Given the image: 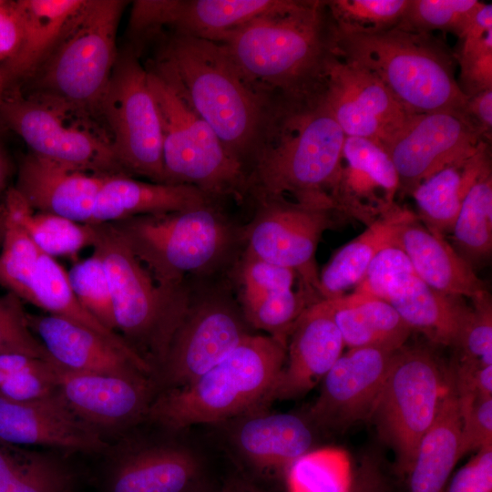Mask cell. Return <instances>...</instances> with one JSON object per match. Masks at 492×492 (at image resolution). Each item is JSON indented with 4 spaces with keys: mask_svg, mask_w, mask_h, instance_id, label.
<instances>
[{
    "mask_svg": "<svg viewBox=\"0 0 492 492\" xmlns=\"http://www.w3.org/2000/svg\"><path fill=\"white\" fill-rule=\"evenodd\" d=\"M162 128L166 182L190 185L219 203L249 196L251 172L161 76L147 69Z\"/></svg>",
    "mask_w": 492,
    "mask_h": 492,
    "instance_id": "obj_9",
    "label": "cell"
},
{
    "mask_svg": "<svg viewBox=\"0 0 492 492\" xmlns=\"http://www.w3.org/2000/svg\"><path fill=\"white\" fill-rule=\"evenodd\" d=\"M333 32L325 1L283 0L216 43L261 93L278 105L298 106L320 97L334 54Z\"/></svg>",
    "mask_w": 492,
    "mask_h": 492,
    "instance_id": "obj_2",
    "label": "cell"
},
{
    "mask_svg": "<svg viewBox=\"0 0 492 492\" xmlns=\"http://www.w3.org/2000/svg\"><path fill=\"white\" fill-rule=\"evenodd\" d=\"M84 0H16L22 20V39L15 56L2 68L6 91L27 80L58 40Z\"/></svg>",
    "mask_w": 492,
    "mask_h": 492,
    "instance_id": "obj_32",
    "label": "cell"
},
{
    "mask_svg": "<svg viewBox=\"0 0 492 492\" xmlns=\"http://www.w3.org/2000/svg\"><path fill=\"white\" fill-rule=\"evenodd\" d=\"M22 302L9 292L0 296V354H22L53 361L31 330Z\"/></svg>",
    "mask_w": 492,
    "mask_h": 492,
    "instance_id": "obj_46",
    "label": "cell"
},
{
    "mask_svg": "<svg viewBox=\"0 0 492 492\" xmlns=\"http://www.w3.org/2000/svg\"><path fill=\"white\" fill-rule=\"evenodd\" d=\"M5 93H6V87H5L3 73L0 69V102L4 98Z\"/></svg>",
    "mask_w": 492,
    "mask_h": 492,
    "instance_id": "obj_60",
    "label": "cell"
},
{
    "mask_svg": "<svg viewBox=\"0 0 492 492\" xmlns=\"http://www.w3.org/2000/svg\"><path fill=\"white\" fill-rule=\"evenodd\" d=\"M320 98L345 137L365 138L384 148L412 114L374 75L334 54L326 67Z\"/></svg>",
    "mask_w": 492,
    "mask_h": 492,
    "instance_id": "obj_16",
    "label": "cell"
},
{
    "mask_svg": "<svg viewBox=\"0 0 492 492\" xmlns=\"http://www.w3.org/2000/svg\"><path fill=\"white\" fill-rule=\"evenodd\" d=\"M452 376L460 405L477 398L492 397V365L483 366L458 358Z\"/></svg>",
    "mask_w": 492,
    "mask_h": 492,
    "instance_id": "obj_51",
    "label": "cell"
},
{
    "mask_svg": "<svg viewBox=\"0 0 492 492\" xmlns=\"http://www.w3.org/2000/svg\"><path fill=\"white\" fill-rule=\"evenodd\" d=\"M67 274L79 302L104 326L118 333L110 285L100 256L94 251L76 262Z\"/></svg>",
    "mask_w": 492,
    "mask_h": 492,
    "instance_id": "obj_44",
    "label": "cell"
},
{
    "mask_svg": "<svg viewBox=\"0 0 492 492\" xmlns=\"http://www.w3.org/2000/svg\"><path fill=\"white\" fill-rule=\"evenodd\" d=\"M345 218L330 197L260 199L255 200L252 218L242 225L243 251L292 270L300 286L321 299L317 245L324 231L336 228Z\"/></svg>",
    "mask_w": 492,
    "mask_h": 492,
    "instance_id": "obj_11",
    "label": "cell"
},
{
    "mask_svg": "<svg viewBox=\"0 0 492 492\" xmlns=\"http://www.w3.org/2000/svg\"><path fill=\"white\" fill-rule=\"evenodd\" d=\"M0 120L41 158L92 173L125 175L107 128L86 111L15 91L0 102Z\"/></svg>",
    "mask_w": 492,
    "mask_h": 492,
    "instance_id": "obj_10",
    "label": "cell"
},
{
    "mask_svg": "<svg viewBox=\"0 0 492 492\" xmlns=\"http://www.w3.org/2000/svg\"><path fill=\"white\" fill-rule=\"evenodd\" d=\"M52 369L57 391L67 405L101 434L128 427L147 417L158 392L155 379L150 376L78 372L54 361Z\"/></svg>",
    "mask_w": 492,
    "mask_h": 492,
    "instance_id": "obj_18",
    "label": "cell"
},
{
    "mask_svg": "<svg viewBox=\"0 0 492 492\" xmlns=\"http://www.w3.org/2000/svg\"><path fill=\"white\" fill-rule=\"evenodd\" d=\"M99 115L124 174L167 183L160 116L135 49L118 53Z\"/></svg>",
    "mask_w": 492,
    "mask_h": 492,
    "instance_id": "obj_12",
    "label": "cell"
},
{
    "mask_svg": "<svg viewBox=\"0 0 492 492\" xmlns=\"http://www.w3.org/2000/svg\"><path fill=\"white\" fill-rule=\"evenodd\" d=\"M461 415L451 379L447 382L436 416L419 442L408 476L410 492H445L459 460Z\"/></svg>",
    "mask_w": 492,
    "mask_h": 492,
    "instance_id": "obj_31",
    "label": "cell"
},
{
    "mask_svg": "<svg viewBox=\"0 0 492 492\" xmlns=\"http://www.w3.org/2000/svg\"><path fill=\"white\" fill-rule=\"evenodd\" d=\"M487 141L457 111L411 114L384 148L399 180V192L411 194L424 179L472 156ZM490 143V142H488Z\"/></svg>",
    "mask_w": 492,
    "mask_h": 492,
    "instance_id": "obj_15",
    "label": "cell"
},
{
    "mask_svg": "<svg viewBox=\"0 0 492 492\" xmlns=\"http://www.w3.org/2000/svg\"><path fill=\"white\" fill-rule=\"evenodd\" d=\"M202 463L190 447L147 443L118 455L108 477V492H184L202 479Z\"/></svg>",
    "mask_w": 492,
    "mask_h": 492,
    "instance_id": "obj_25",
    "label": "cell"
},
{
    "mask_svg": "<svg viewBox=\"0 0 492 492\" xmlns=\"http://www.w3.org/2000/svg\"><path fill=\"white\" fill-rule=\"evenodd\" d=\"M108 278L118 333L154 371L162 365L190 302L188 282L165 287L152 277L113 223H88Z\"/></svg>",
    "mask_w": 492,
    "mask_h": 492,
    "instance_id": "obj_7",
    "label": "cell"
},
{
    "mask_svg": "<svg viewBox=\"0 0 492 492\" xmlns=\"http://www.w3.org/2000/svg\"><path fill=\"white\" fill-rule=\"evenodd\" d=\"M447 381L425 347H401L373 414L380 436L394 450L396 467L409 474L420 440L433 424Z\"/></svg>",
    "mask_w": 492,
    "mask_h": 492,
    "instance_id": "obj_13",
    "label": "cell"
},
{
    "mask_svg": "<svg viewBox=\"0 0 492 492\" xmlns=\"http://www.w3.org/2000/svg\"><path fill=\"white\" fill-rule=\"evenodd\" d=\"M414 215L410 210L396 205L339 249L319 274L321 299L339 298L350 287L356 286L376 254L384 248L396 246L399 227Z\"/></svg>",
    "mask_w": 492,
    "mask_h": 492,
    "instance_id": "obj_33",
    "label": "cell"
},
{
    "mask_svg": "<svg viewBox=\"0 0 492 492\" xmlns=\"http://www.w3.org/2000/svg\"><path fill=\"white\" fill-rule=\"evenodd\" d=\"M22 39V20L16 0H0V69L16 55Z\"/></svg>",
    "mask_w": 492,
    "mask_h": 492,
    "instance_id": "obj_53",
    "label": "cell"
},
{
    "mask_svg": "<svg viewBox=\"0 0 492 492\" xmlns=\"http://www.w3.org/2000/svg\"><path fill=\"white\" fill-rule=\"evenodd\" d=\"M396 247L405 253L415 274L440 292L471 300L488 292L473 267L444 236L425 228L415 214L399 227Z\"/></svg>",
    "mask_w": 492,
    "mask_h": 492,
    "instance_id": "obj_27",
    "label": "cell"
},
{
    "mask_svg": "<svg viewBox=\"0 0 492 492\" xmlns=\"http://www.w3.org/2000/svg\"><path fill=\"white\" fill-rule=\"evenodd\" d=\"M386 302L412 331L421 332L434 343L454 347L471 311L462 297L440 292L415 274L398 282Z\"/></svg>",
    "mask_w": 492,
    "mask_h": 492,
    "instance_id": "obj_29",
    "label": "cell"
},
{
    "mask_svg": "<svg viewBox=\"0 0 492 492\" xmlns=\"http://www.w3.org/2000/svg\"><path fill=\"white\" fill-rule=\"evenodd\" d=\"M214 492H261L256 487L241 478H233L226 482Z\"/></svg>",
    "mask_w": 492,
    "mask_h": 492,
    "instance_id": "obj_56",
    "label": "cell"
},
{
    "mask_svg": "<svg viewBox=\"0 0 492 492\" xmlns=\"http://www.w3.org/2000/svg\"><path fill=\"white\" fill-rule=\"evenodd\" d=\"M489 143L472 156L454 162L421 181L411 192L417 219L429 231L451 233L462 202L477 179L491 168Z\"/></svg>",
    "mask_w": 492,
    "mask_h": 492,
    "instance_id": "obj_30",
    "label": "cell"
},
{
    "mask_svg": "<svg viewBox=\"0 0 492 492\" xmlns=\"http://www.w3.org/2000/svg\"><path fill=\"white\" fill-rule=\"evenodd\" d=\"M10 176V163L9 159L5 153L4 149L0 146V193L5 191V187Z\"/></svg>",
    "mask_w": 492,
    "mask_h": 492,
    "instance_id": "obj_57",
    "label": "cell"
},
{
    "mask_svg": "<svg viewBox=\"0 0 492 492\" xmlns=\"http://www.w3.org/2000/svg\"><path fill=\"white\" fill-rule=\"evenodd\" d=\"M210 201L213 200L190 185L112 175L106 178L97 193L88 223H111L140 215L179 211Z\"/></svg>",
    "mask_w": 492,
    "mask_h": 492,
    "instance_id": "obj_28",
    "label": "cell"
},
{
    "mask_svg": "<svg viewBox=\"0 0 492 492\" xmlns=\"http://www.w3.org/2000/svg\"><path fill=\"white\" fill-rule=\"evenodd\" d=\"M107 177L29 152L19 162L14 188L34 210L88 223L97 193Z\"/></svg>",
    "mask_w": 492,
    "mask_h": 492,
    "instance_id": "obj_23",
    "label": "cell"
},
{
    "mask_svg": "<svg viewBox=\"0 0 492 492\" xmlns=\"http://www.w3.org/2000/svg\"><path fill=\"white\" fill-rule=\"evenodd\" d=\"M236 299L251 328L261 330L287 346L289 334L304 310L320 301L300 286L297 275L242 251L230 273Z\"/></svg>",
    "mask_w": 492,
    "mask_h": 492,
    "instance_id": "obj_19",
    "label": "cell"
},
{
    "mask_svg": "<svg viewBox=\"0 0 492 492\" xmlns=\"http://www.w3.org/2000/svg\"><path fill=\"white\" fill-rule=\"evenodd\" d=\"M282 0H175L174 33L217 42L225 34L278 8Z\"/></svg>",
    "mask_w": 492,
    "mask_h": 492,
    "instance_id": "obj_35",
    "label": "cell"
},
{
    "mask_svg": "<svg viewBox=\"0 0 492 492\" xmlns=\"http://www.w3.org/2000/svg\"><path fill=\"white\" fill-rule=\"evenodd\" d=\"M411 274L415 272L405 253L389 246L376 254L354 292L386 301L391 290Z\"/></svg>",
    "mask_w": 492,
    "mask_h": 492,
    "instance_id": "obj_48",
    "label": "cell"
},
{
    "mask_svg": "<svg viewBox=\"0 0 492 492\" xmlns=\"http://www.w3.org/2000/svg\"><path fill=\"white\" fill-rule=\"evenodd\" d=\"M408 0L325 1L335 28L343 31H377L397 26Z\"/></svg>",
    "mask_w": 492,
    "mask_h": 492,
    "instance_id": "obj_45",
    "label": "cell"
},
{
    "mask_svg": "<svg viewBox=\"0 0 492 492\" xmlns=\"http://www.w3.org/2000/svg\"><path fill=\"white\" fill-rule=\"evenodd\" d=\"M4 210L5 232L0 253V286L18 296L23 302L33 304L34 280L42 251L5 208Z\"/></svg>",
    "mask_w": 492,
    "mask_h": 492,
    "instance_id": "obj_41",
    "label": "cell"
},
{
    "mask_svg": "<svg viewBox=\"0 0 492 492\" xmlns=\"http://www.w3.org/2000/svg\"><path fill=\"white\" fill-rule=\"evenodd\" d=\"M150 69L177 90L251 172L285 107L256 89L213 41L173 32L162 40Z\"/></svg>",
    "mask_w": 492,
    "mask_h": 492,
    "instance_id": "obj_1",
    "label": "cell"
},
{
    "mask_svg": "<svg viewBox=\"0 0 492 492\" xmlns=\"http://www.w3.org/2000/svg\"><path fill=\"white\" fill-rule=\"evenodd\" d=\"M461 114L466 117L487 141L490 142L492 130V89H487L468 97Z\"/></svg>",
    "mask_w": 492,
    "mask_h": 492,
    "instance_id": "obj_54",
    "label": "cell"
},
{
    "mask_svg": "<svg viewBox=\"0 0 492 492\" xmlns=\"http://www.w3.org/2000/svg\"><path fill=\"white\" fill-rule=\"evenodd\" d=\"M231 289V282L206 289L193 287L188 310L156 374L157 389L191 383L252 333Z\"/></svg>",
    "mask_w": 492,
    "mask_h": 492,
    "instance_id": "obj_14",
    "label": "cell"
},
{
    "mask_svg": "<svg viewBox=\"0 0 492 492\" xmlns=\"http://www.w3.org/2000/svg\"><path fill=\"white\" fill-rule=\"evenodd\" d=\"M395 351L351 348L323 377L309 419L326 429H343L373 416Z\"/></svg>",
    "mask_w": 492,
    "mask_h": 492,
    "instance_id": "obj_17",
    "label": "cell"
},
{
    "mask_svg": "<svg viewBox=\"0 0 492 492\" xmlns=\"http://www.w3.org/2000/svg\"><path fill=\"white\" fill-rule=\"evenodd\" d=\"M287 470L289 492H349L353 482L350 458L335 447L310 450Z\"/></svg>",
    "mask_w": 492,
    "mask_h": 492,
    "instance_id": "obj_40",
    "label": "cell"
},
{
    "mask_svg": "<svg viewBox=\"0 0 492 492\" xmlns=\"http://www.w3.org/2000/svg\"><path fill=\"white\" fill-rule=\"evenodd\" d=\"M333 53L374 75L410 113L462 111L467 97L455 77V56L431 34L399 26L343 31Z\"/></svg>",
    "mask_w": 492,
    "mask_h": 492,
    "instance_id": "obj_5",
    "label": "cell"
},
{
    "mask_svg": "<svg viewBox=\"0 0 492 492\" xmlns=\"http://www.w3.org/2000/svg\"><path fill=\"white\" fill-rule=\"evenodd\" d=\"M459 404V403H458ZM459 455L492 446V397L477 398L460 405Z\"/></svg>",
    "mask_w": 492,
    "mask_h": 492,
    "instance_id": "obj_49",
    "label": "cell"
},
{
    "mask_svg": "<svg viewBox=\"0 0 492 492\" xmlns=\"http://www.w3.org/2000/svg\"><path fill=\"white\" fill-rule=\"evenodd\" d=\"M52 362L22 354H0V395L29 401L58 394Z\"/></svg>",
    "mask_w": 492,
    "mask_h": 492,
    "instance_id": "obj_42",
    "label": "cell"
},
{
    "mask_svg": "<svg viewBox=\"0 0 492 492\" xmlns=\"http://www.w3.org/2000/svg\"><path fill=\"white\" fill-rule=\"evenodd\" d=\"M158 283L179 287L189 277L228 273L243 251L242 225L210 201L179 211L111 222Z\"/></svg>",
    "mask_w": 492,
    "mask_h": 492,
    "instance_id": "obj_3",
    "label": "cell"
},
{
    "mask_svg": "<svg viewBox=\"0 0 492 492\" xmlns=\"http://www.w3.org/2000/svg\"><path fill=\"white\" fill-rule=\"evenodd\" d=\"M398 192V176L384 148L365 138L345 137L330 195L337 210L369 225L397 205Z\"/></svg>",
    "mask_w": 492,
    "mask_h": 492,
    "instance_id": "obj_20",
    "label": "cell"
},
{
    "mask_svg": "<svg viewBox=\"0 0 492 492\" xmlns=\"http://www.w3.org/2000/svg\"><path fill=\"white\" fill-rule=\"evenodd\" d=\"M345 135L321 98L286 108L258 154L250 177L255 201L330 197Z\"/></svg>",
    "mask_w": 492,
    "mask_h": 492,
    "instance_id": "obj_6",
    "label": "cell"
},
{
    "mask_svg": "<svg viewBox=\"0 0 492 492\" xmlns=\"http://www.w3.org/2000/svg\"><path fill=\"white\" fill-rule=\"evenodd\" d=\"M286 348L267 334L247 335L191 383L158 393L147 418L177 432L194 425L223 423L265 408L285 363Z\"/></svg>",
    "mask_w": 492,
    "mask_h": 492,
    "instance_id": "obj_4",
    "label": "cell"
},
{
    "mask_svg": "<svg viewBox=\"0 0 492 492\" xmlns=\"http://www.w3.org/2000/svg\"><path fill=\"white\" fill-rule=\"evenodd\" d=\"M184 492H214V489H212L208 483L201 479Z\"/></svg>",
    "mask_w": 492,
    "mask_h": 492,
    "instance_id": "obj_58",
    "label": "cell"
},
{
    "mask_svg": "<svg viewBox=\"0 0 492 492\" xmlns=\"http://www.w3.org/2000/svg\"><path fill=\"white\" fill-rule=\"evenodd\" d=\"M229 439L239 456L260 471L287 467L311 450L313 435L309 424L290 413L258 408L227 420Z\"/></svg>",
    "mask_w": 492,
    "mask_h": 492,
    "instance_id": "obj_24",
    "label": "cell"
},
{
    "mask_svg": "<svg viewBox=\"0 0 492 492\" xmlns=\"http://www.w3.org/2000/svg\"><path fill=\"white\" fill-rule=\"evenodd\" d=\"M74 485L61 460L0 439V492H73Z\"/></svg>",
    "mask_w": 492,
    "mask_h": 492,
    "instance_id": "obj_38",
    "label": "cell"
},
{
    "mask_svg": "<svg viewBox=\"0 0 492 492\" xmlns=\"http://www.w3.org/2000/svg\"><path fill=\"white\" fill-rule=\"evenodd\" d=\"M454 56L460 66L457 83L466 97L492 89V41L458 51Z\"/></svg>",
    "mask_w": 492,
    "mask_h": 492,
    "instance_id": "obj_50",
    "label": "cell"
},
{
    "mask_svg": "<svg viewBox=\"0 0 492 492\" xmlns=\"http://www.w3.org/2000/svg\"><path fill=\"white\" fill-rule=\"evenodd\" d=\"M473 307L456 348L459 359L492 365V303L488 292L472 300Z\"/></svg>",
    "mask_w": 492,
    "mask_h": 492,
    "instance_id": "obj_47",
    "label": "cell"
},
{
    "mask_svg": "<svg viewBox=\"0 0 492 492\" xmlns=\"http://www.w3.org/2000/svg\"><path fill=\"white\" fill-rule=\"evenodd\" d=\"M455 250L473 267L492 251V173L486 169L467 191L452 232Z\"/></svg>",
    "mask_w": 492,
    "mask_h": 492,
    "instance_id": "obj_39",
    "label": "cell"
},
{
    "mask_svg": "<svg viewBox=\"0 0 492 492\" xmlns=\"http://www.w3.org/2000/svg\"><path fill=\"white\" fill-rule=\"evenodd\" d=\"M0 439L83 453L108 447L102 434L79 418L59 393L29 401L0 395Z\"/></svg>",
    "mask_w": 492,
    "mask_h": 492,
    "instance_id": "obj_21",
    "label": "cell"
},
{
    "mask_svg": "<svg viewBox=\"0 0 492 492\" xmlns=\"http://www.w3.org/2000/svg\"><path fill=\"white\" fill-rule=\"evenodd\" d=\"M27 320L51 359L65 368L126 377H153L118 348L82 325L50 313H27Z\"/></svg>",
    "mask_w": 492,
    "mask_h": 492,
    "instance_id": "obj_26",
    "label": "cell"
},
{
    "mask_svg": "<svg viewBox=\"0 0 492 492\" xmlns=\"http://www.w3.org/2000/svg\"><path fill=\"white\" fill-rule=\"evenodd\" d=\"M127 4L84 0L27 79L34 91L29 96L59 101L101 118L99 107L118 58L117 30Z\"/></svg>",
    "mask_w": 492,
    "mask_h": 492,
    "instance_id": "obj_8",
    "label": "cell"
},
{
    "mask_svg": "<svg viewBox=\"0 0 492 492\" xmlns=\"http://www.w3.org/2000/svg\"><path fill=\"white\" fill-rule=\"evenodd\" d=\"M379 480L378 475L372 467H363L358 478H353L349 492H379L381 488Z\"/></svg>",
    "mask_w": 492,
    "mask_h": 492,
    "instance_id": "obj_55",
    "label": "cell"
},
{
    "mask_svg": "<svg viewBox=\"0 0 492 492\" xmlns=\"http://www.w3.org/2000/svg\"><path fill=\"white\" fill-rule=\"evenodd\" d=\"M343 347L328 300L307 307L289 334L285 363L267 405L307 393L323 379L342 355Z\"/></svg>",
    "mask_w": 492,
    "mask_h": 492,
    "instance_id": "obj_22",
    "label": "cell"
},
{
    "mask_svg": "<svg viewBox=\"0 0 492 492\" xmlns=\"http://www.w3.org/2000/svg\"><path fill=\"white\" fill-rule=\"evenodd\" d=\"M344 345L396 351L412 329L386 301L353 292L328 300Z\"/></svg>",
    "mask_w": 492,
    "mask_h": 492,
    "instance_id": "obj_34",
    "label": "cell"
},
{
    "mask_svg": "<svg viewBox=\"0 0 492 492\" xmlns=\"http://www.w3.org/2000/svg\"><path fill=\"white\" fill-rule=\"evenodd\" d=\"M2 203L37 248L52 258L77 255L87 246H92L90 224L34 210L14 187L5 191Z\"/></svg>",
    "mask_w": 492,
    "mask_h": 492,
    "instance_id": "obj_37",
    "label": "cell"
},
{
    "mask_svg": "<svg viewBox=\"0 0 492 492\" xmlns=\"http://www.w3.org/2000/svg\"><path fill=\"white\" fill-rule=\"evenodd\" d=\"M446 492H492V446L477 450L454 475Z\"/></svg>",
    "mask_w": 492,
    "mask_h": 492,
    "instance_id": "obj_52",
    "label": "cell"
},
{
    "mask_svg": "<svg viewBox=\"0 0 492 492\" xmlns=\"http://www.w3.org/2000/svg\"><path fill=\"white\" fill-rule=\"evenodd\" d=\"M5 232V210L3 204H0V245H2Z\"/></svg>",
    "mask_w": 492,
    "mask_h": 492,
    "instance_id": "obj_59",
    "label": "cell"
},
{
    "mask_svg": "<svg viewBox=\"0 0 492 492\" xmlns=\"http://www.w3.org/2000/svg\"><path fill=\"white\" fill-rule=\"evenodd\" d=\"M33 294V305L97 333L154 376L152 368L128 347L118 333L104 326L79 302L70 288L65 270L55 258L44 252L37 264Z\"/></svg>",
    "mask_w": 492,
    "mask_h": 492,
    "instance_id": "obj_36",
    "label": "cell"
},
{
    "mask_svg": "<svg viewBox=\"0 0 492 492\" xmlns=\"http://www.w3.org/2000/svg\"><path fill=\"white\" fill-rule=\"evenodd\" d=\"M480 3L477 0H408L397 26L427 34L442 30L460 38Z\"/></svg>",
    "mask_w": 492,
    "mask_h": 492,
    "instance_id": "obj_43",
    "label": "cell"
}]
</instances>
